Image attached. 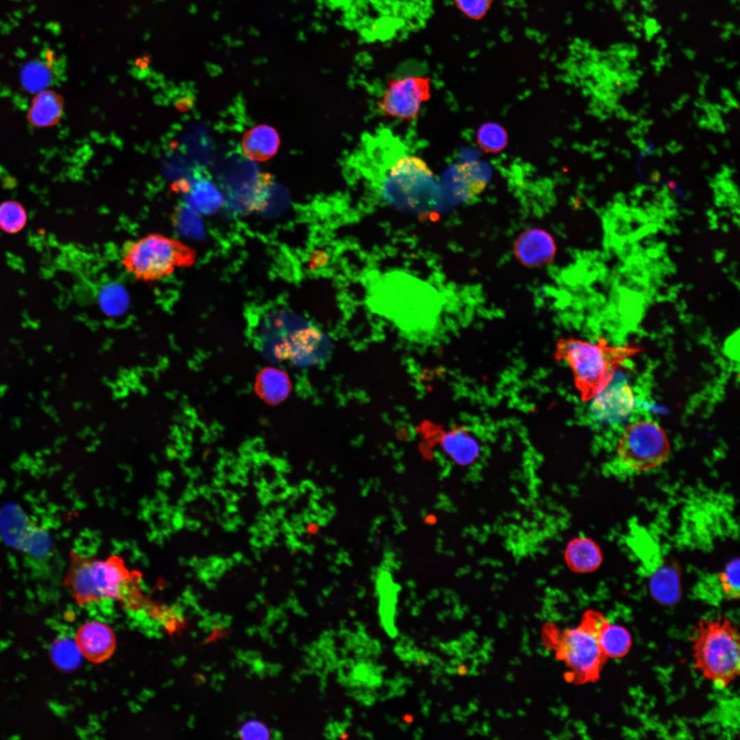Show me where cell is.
Returning a JSON list of instances; mask_svg holds the SVG:
<instances>
[{"instance_id":"6da1fadb","label":"cell","mask_w":740,"mask_h":740,"mask_svg":"<svg viewBox=\"0 0 740 740\" xmlns=\"http://www.w3.org/2000/svg\"><path fill=\"white\" fill-rule=\"evenodd\" d=\"M141 579L119 556L99 558L71 551L64 582L79 605L114 600L134 607L144 600Z\"/></svg>"},{"instance_id":"7a4b0ae2","label":"cell","mask_w":740,"mask_h":740,"mask_svg":"<svg viewBox=\"0 0 740 740\" xmlns=\"http://www.w3.org/2000/svg\"><path fill=\"white\" fill-rule=\"evenodd\" d=\"M642 352L637 345L611 346L604 339L593 343L569 337L558 341L555 356L571 367L581 399L589 401L613 381L625 360Z\"/></svg>"},{"instance_id":"3957f363","label":"cell","mask_w":740,"mask_h":740,"mask_svg":"<svg viewBox=\"0 0 740 740\" xmlns=\"http://www.w3.org/2000/svg\"><path fill=\"white\" fill-rule=\"evenodd\" d=\"M694 666L717 688H726L739 674L737 627L726 615L700 619L691 635Z\"/></svg>"},{"instance_id":"277c9868","label":"cell","mask_w":740,"mask_h":740,"mask_svg":"<svg viewBox=\"0 0 740 740\" xmlns=\"http://www.w3.org/2000/svg\"><path fill=\"white\" fill-rule=\"evenodd\" d=\"M121 264L134 279L153 282L190 266L195 252L182 241L160 233H149L125 241L120 250Z\"/></svg>"},{"instance_id":"5b68a950","label":"cell","mask_w":740,"mask_h":740,"mask_svg":"<svg viewBox=\"0 0 740 740\" xmlns=\"http://www.w3.org/2000/svg\"><path fill=\"white\" fill-rule=\"evenodd\" d=\"M380 192L385 203L405 211L427 212L441 203L433 172L415 155H402L394 161L382 179Z\"/></svg>"},{"instance_id":"8992f818","label":"cell","mask_w":740,"mask_h":740,"mask_svg":"<svg viewBox=\"0 0 740 740\" xmlns=\"http://www.w3.org/2000/svg\"><path fill=\"white\" fill-rule=\"evenodd\" d=\"M607 618L601 613L587 610L581 624L565 630L556 639L557 656L570 669V680L578 684L595 682L608 660L598 639L599 630Z\"/></svg>"},{"instance_id":"52a82bcc","label":"cell","mask_w":740,"mask_h":740,"mask_svg":"<svg viewBox=\"0 0 740 740\" xmlns=\"http://www.w3.org/2000/svg\"><path fill=\"white\" fill-rule=\"evenodd\" d=\"M669 449L664 430L656 423L645 420L627 426L619 441L617 454L626 466L645 471L662 465Z\"/></svg>"},{"instance_id":"ba28073f","label":"cell","mask_w":740,"mask_h":740,"mask_svg":"<svg viewBox=\"0 0 740 740\" xmlns=\"http://www.w3.org/2000/svg\"><path fill=\"white\" fill-rule=\"evenodd\" d=\"M0 536L12 548L21 551L28 559L42 562L52 551L49 531L32 519L14 503H8L0 509Z\"/></svg>"},{"instance_id":"9c48e42d","label":"cell","mask_w":740,"mask_h":740,"mask_svg":"<svg viewBox=\"0 0 740 740\" xmlns=\"http://www.w3.org/2000/svg\"><path fill=\"white\" fill-rule=\"evenodd\" d=\"M430 97L431 79L428 76L391 78L378 106L385 116L412 121L418 116L421 105Z\"/></svg>"},{"instance_id":"30bf717a","label":"cell","mask_w":740,"mask_h":740,"mask_svg":"<svg viewBox=\"0 0 740 740\" xmlns=\"http://www.w3.org/2000/svg\"><path fill=\"white\" fill-rule=\"evenodd\" d=\"M75 641L82 655L90 662L101 663L112 656L116 648L112 630L100 621H90L81 626Z\"/></svg>"},{"instance_id":"8fae6325","label":"cell","mask_w":740,"mask_h":740,"mask_svg":"<svg viewBox=\"0 0 740 740\" xmlns=\"http://www.w3.org/2000/svg\"><path fill=\"white\" fill-rule=\"evenodd\" d=\"M626 381L609 384L592 399L591 410L596 419L612 420L626 416L634 406V395Z\"/></svg>"},{"instance_id":"7c38bea8","label":"cell","mask_w":740,"mask_h":740,"mask_svg":"<svg viewBox=\"0 0 740 740\" xmlns=\"http://www.w3.org/2000/svg\"><path fill=\"white\" fill-rule=\"evenodd\" d=\"M552 237L540 229L526 230L517 239L515 253L519 260L530 267H537L550 262L555 253Z\"/></svg>"},{"instance_id":"4fadbf2b","label":"cell","mask_w":740,"mask_h":740,"mask_svg":"<svg viewBox=\"0 0 740 740\" xmlns=\"http://www.w3.org/2000/svg\"><path fill=\"white\" fill-rule=\"evenodd\" d=\"M438 443L444 453L461 466L471 465L480 454L479 441L464 427L456 426L448 431L442 430Z\"/></svg>"},{"instance_id":"5bb4252c","label":"cell","mask_w":740,"mask_h":740,"mask_svg":"<svg viewBox=\"0 0 740 740\" xmlns=\"http://www.w3.org/2000/svg\"><path fill=\"white\" fill-rule=\"evenodd\" d=\"M482 165L476 161L467 162L454 166L450 195L456 199H468L478 195L487 184Z\"/></svg>"},{"instance_id":"9a60e30c","label":"cell","mask_w":740,"mask_h":740,"mask_svg":"<svg viewBox=\"0 0 740 740\" xmlns=\"http://www.w3.org/2000/svg\"><path fill=\"white\" fill-rule=\"evenodd\" d=\"M64 100L57 92L43 90L32 99L27 112L28 122L34 127H45L56 124L62 116Z\"/></svg>"},{"instance_id":"2e32d148","label":"cell","mask_w":740,"mask_h":740,"mask_svg":"<svg viewBox=\"0 0 740 740\" xmlns=\"http://www.w3.org/2000/svg\"><path fill=\"white\" fill-rule=\"evenodd\" d=\"M277 132L271 126L260 125L247 131L242 140L245 155L251 160L263 161L271 158L278 149Z\"/></svg>"},{"instance_id":"e0dca14e","label":"cell","mask_w":740,"mask_h":740,"mask_svg":"<svg viewBox=\"0 0 740 740\" xmlns=\"http://www.w3.org/2000/svg\"><path fill=\"white\" fill-rule=\"evenodd\" d=\"M649 589L657 602L666 606L677 604L682 595L678 571L670 567L658 570L650 578Z\"/></svg>"},{"instance_id":"ac0fdd59","label":"cell","mask_w":740,"mask_h":740,"mask_svg":"<svg viewBox=\"0 0 740 740\" xmlns=\"http://www.w3.org/2000/svg\"><path fill=\"white\" fill-rule=\"evenodd\" d=\"M601 648L608 658L625 656L632 645V637L624 626L611 624L608 619L601 626L598 632Z\"/></svg>"},{"instance_id":"d6986e66","label":"cell","mask_w":740,"mask_h":740,"mask_svg":"<svg viewBox=\"0 0 740 740\" xmlns=\"http://www.w3.org/2000/svg\"><path fill=\"white\" fill-rule=\"evenodd\" d=\"M570 565L580 572L595 570L602 561V552L597 545L587 537L574 540L567 550Z\"/></svg>"},{"instance_id":"ffe728a7","label":"cell","mask_w":740,"mask_h":740,"mask_svg":"<svg viewBox=\"0 0 740 740\" xmlns=\"http://www.w3.org/2000/svg\"><path fill=\"white\" fill-rule=\"evenodd\" d=\"M257 389L264 400L275 403L283 399L288 394L289 382L282 372L268 369L259 375Z\"/></svg>"},{"instance_id":"44dd1931","label":"cell","mask_w":740,"mask_h":740,"mask_svg":"<svg viewBox=\"0 0 740 740\" xmlns=\"http://www.w3.org/2000/svg\"><path fill=\"white\" fill-rule=\"evenodd\" d=\"M189 200L197 209L210 213L220 207L223 196L210 181L198 178L192 184Z\"/></svg>"},{"instance_id":"7402d4cb","label":"cell","mask_w":740,"mask_h":740,"mask_svg":"<svg viewBox=\"0 0 740 740\" xmlns=\"http://www.w3.org/2000/svg\"><path fill=\"white\" fill-rule=\"evenodd\" d=\"M49 57L50 55L48 61L37 60L24 66L21 72V82L27 90L38 92L49 85L53 76Z\"/></svg>"},{"instance_id":"603a6c76","label":"cell","mask_w":740,"mask_h":740,"mask_svg":"<svg viewBox=\"0 0 740 740\" xmlns=\"http://www.w3.org/2000/svg\"><path fill=\"white\" fill-rule=\"evenodd\" d=\"M51 659L62 671L75 669L82 661V654L75 641L62 637L56 640L50 650Z\"/></svg>"},{"instance_id":"cb8c5ba5","label":"cell","mask_w":740,"mask_h":740,"mask_svg":"<svg viewBox=\"0 0 740 740\" xmlns=\"http://www.w3.org/2000/svg\"><path fill=\"white\" fill-rule=\"evenodd\" d=\"M27 222L23 206L15 201H5L0 204V229L13 234L21 230Z\"/></svg>"},{"instance_id":"d4e9b609","label":"cell","mask_w":740,"mask_h":740,"mask_svg":"<svg viewBox=\"0 0 740 740\" xmlns=\"http://www.w3.org/2000/svg\"><path fill=\"white\" fill-rule=\"evenodd\" d=\"M507 138L505 130L496 123L484 124L477 132L478 145L489 153H495L503 149L507 143Z\"/></svg>"},{"instance_id":"484cf974","label":"cell","mask_w":740,"mask_h":740,"mask_svg":"<svg viewBox=\"0 0 740 740\" xmlns=\"http://www.w3.org/2000/svg\"><path fill=\"white\" fill-rule=\"evenodd\" d=\"M718 580L724 598L735 600L739 598V559L730 560L719 573Z\"/></svg>"},{"instance_id":"4316f807","label":"cell","mask_w":740,"mask_h":740,"mask_svg":"<svg viewBox=\"0 0 740 740\" xmlns=\"http://www.w3.org/2000/svg\"><path fill=\"white\" fill-rule=\"evenodd\" d=\"M456 7L467 17L480 20L489 10L493 0H454Z\"/></svg>"},{"instance_id":"83f0119b","label":"cell","mask_w":740,"mask_h":740,"mask_svg":"<svg viewBox=\"0 0 740 740\" xmlns=\"http://www.w3.org/2000/svg\"><path fill=\"white\" fill-rule=\"evenodd\" d=\"M239 735L243 739H268L270 737L269 728L257 719L248 720L243 724Z\"/></svg>"},{"instance_id":"f1b7e54d","label":"cell","mask_w":740,"mask_h":740,"mask_svg":"<svg viewBox=\"0 0 740 740\" xmlns=\"http://www.w3.org/2000/svg\"><path fill=\"white\" fill-rule=\"evenodd\" d=\"M660 178V174L658 171H654L652 173V179L653 181H658Z\"/></svg>"},{"instance_id":"f546056e","label":"cell","mask_w":740,"mask_h":740,"mask_svg":"<svg viewBox=\"0 0 740 740\" xmlns=\"http://www.w3.org/2000/svg\"><path fill=\"white\" fill-rule=\"evenodd\" d=\"M725 143H726L724 144V145H725V146H726V147H729V145H730V143H729V142H728V140H726V141Z\"/></svg>"}]
</instances>
